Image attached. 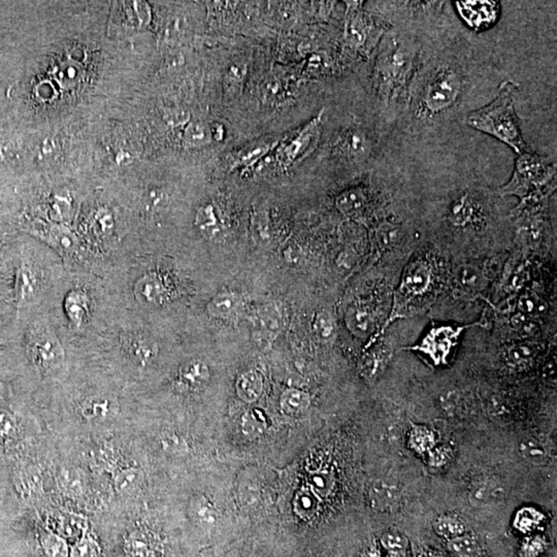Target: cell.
I'll use <instances>...</instances> for the list:
<instances>
[{
  "instance_id": "cell-1",
  "label": "cell",
  "mask_w": 557,
  "mask_h": 557,
  "mask_svg": "<svg viewBox=\"0 0 557 557\" xmlns=\"http://www.w3.org/2000/svg\"><path fill=\"white\" fill-rule=\"evenodd\" d=\"M456 20L427 34L397 120L395 144L440 145L453 136L495 79V67L457 29Z\"/></svg>"
},
{
  "instance_id": "cell-2",
  "label": "cell",
  "mask_w": 557,
  "mask_h": 557,
  "mask_svg": "<svg viewBox=\"0 0 557 557\" xmlns=\"http://www.w3.org/2000/svg\"><path fill=\"white\" fill-rule=\"evenodd\" d=\"M434 31L391 26L380 40L373 83L380 110L390 133L417 67L425 38Z\"/></svg>"
},
{
  "instance_id": "cell-3",
  "label": "cell",
  "mask_w": 557,
  "mask_h": 557,
  "mask_svg": "<svg viewBox=\"0 0 557 557\" xmlns=\"http://www.w3.org/2000/svg\"><path fill=\"white\" fill-rule=\"evenodd\" d=\"M516 93L517 85L514 82L509 79L501 82L497 97L490 104L470 111L465 116V124L497 138L519 155L526 152V144L516 113Z\"/></svg>"
},
{
  "instance_id": "cell-4",
  "label": "cell",
  "mask_w": 557,
  "mask_h": 557,
  "mask_svg": "<svg viewBox=\"0 0 557 557\" xmlns=\"http://www.w3.org/2000/svg\"><path fill=\"white\" fill-rule=\"evenodd\" d=\"M556 163L550 156L524 152L515 160L510 181L500 188L502 195H514L522 201L546 199L556 187Z\"/></svg>"
},
{
  "instance_id": "cell-5",
  "label": "cell",
  "mask_w": 557,
  "mask_h": 557,
  "mask_svg": "<svg viewBox=\"0 0 557 557\" xmlns=\"http://www.w3.org/2000/svg\"><path fill=\"white\" fill-rule=\"evenodd\" d=\"M390 28V24L383 20L376 22L358 10L357 4L350 6L345 26V42L354 51L372 50L378 45L382 36Z\"/></svg>"
},
{
  "instance_id": "cell-6",
  "label": "cell",
  "mask_w": 557,
  "mask_h": 557,
  "mask_svg": "<svg viewBox=\"0 0 557 557\" xmlns=\"http://www.w3.org/2000/svg\"><path fill=\"white\" fill-rule=\"evenodd\" d=\"M377 145L378 140L372 131L361 125L352 124L338 134L334 151L347 162L365 163L374 157Z\"/></svg>"
},
{
  "instance_id": "cell-7",
  "label": "cell",
  "mask_w": 557,
  "mask_h": 557,
  "mask_svg": "<svg viewBox=\"0 0 557 557\" xmlns=\"http://www.w3.org/2000/svg\"><path fill=\"white\" fill-rule=\"evenodd\" d=\"M29 358L36 368L49 372L60 367L65 351L55 334L44 326L34 329L28 340Z\"/></svg>"
},
{
  "instance_id": "cell-8",
  "label": "cell",
  "mask_w": 557,
  "mask_h": 557,
  "mask_svg": "<svg viewBox=\"0 0 557 557\" xmlns=\"http://www.w3.org/2000/svg\"><path fill=\"white\" fill-rule=\"evenodd\" d=\"M446 220L454 228L478 227L485 221L483 204L470 191H463L451 202L446 213Z\"/></svg>"
},
{
  "instance_id": "cell-9",
  "label": "cell",
  "mask_w": 557,
  "mask_h": 557,
  "mask_svg": "<svg viewBox=\"0 0 557 557\" xmlns=\"http://www.w3.org/2000/svg\"><path fill=\"white\" fill-rule=\"evenodd\" d=\"M454 4L461 19L476 31L493 24L501 8L500 2L495 1H458Z\"/></svg>"
},
{
  "instance_id": "cell-10",
  "label": "cell",
  "mask_w": 557,
  "mask_h": 557,
  "mask_svg": "<svg viewBox=\"0 0 557 557\" xmlns=\"http://www.w3.org/2000/svg\"><path fill=\"white\" fill-rule=\"evenodd\" d=\"M13 285L15 301L18 306H29L35 301L40 291V279L33 265L26 259H22L16 268Z\"/></svg>"
},
{
  "instance_id": "cell-11",
  "label": "cell",
  "mask_w": 557,
  "mask_h": 557,
  "mask_svg": "<svg viewBox=\"0 0 557 557\" xmlns=\"http://www.w3.org/2000/svg\"><path fill=\"white\" fill-rule=\"evenodd\" d=\"M370 206V193L363 186H355L346 189L336 199V208L346 217H363Z\"/></svg>"
},
{
  "instance_id": "cell-12",
  "label": "cell",
  "mask_w": 557,
  "mask_h": 557,
  "mask_svg": "<svg viewBox=\"0 0 557 557\" xmlns=\"http://www.w3.org/2000/svg\"><path fill=\"white\" fill-rule=\"evenodd\" d=\"M117 412V404L111 397L93 395L79 404V414L89 422H104L111 419Z\"/></svg>"
},
{
  "instance_id": "cell-13",
  "label": "cell",
  "mask_w": 557,
  "mask_h": 557,
  "mask_svg": "<svg viewBox=\"0 0 557 557\" xmlns=\"http://www.w3.org/2000/svg\"><path fill=\"white\" fill-rule=\"evenodd\" d=\"M197 227L211 241H221L226 233V226L218 209L213 204L202 206L195 218Z\"/></svg>"
},
{
  "instance_id": "cell-14",
  "label": "cell",
  "mask_w": 557,
  "mask_h": 557,
  "mask_svg": "<svg viewBox=\"0 0 557 557\" xmlns=\"http://www.w3.org/2000/svg\"><path fill=\"white\" fill-rule=\"evenodd\" d=\"M124 342L128 355L140 365H150L158 355V345L147 336L129 334Z\"/></svg>"
},
{
  "instance_id": "cell-15",
  "label": "cell",
  "mask_w": 557,
  "mask_h": 557,
  "mask_svg": "<svg viewBox=\"0 0 557 557\" xmlns=\"http://www.w3.org/2000/svg\"><path fill=\"white\" fill-rule=\"evenodd\" d=\"M431 270L424 261H416L409 265L402 277V288L410 294L420 295L429 288Z\"/></svg>"
},
{
  "instance_id": "cell-16",
  "label": "cell",
  "mask_w": 557,
  "mask_h": 557,
  "mask_svg": "<svg viewBox=\"0 0 557 557\" xmlns=\"http://www.w3.org/2000/svg\"><path fill=\"white\" fill-rule=\"evenodd\" d=\"M13 484L23 499H31L40 490V476L38 470L26 465H19L13 473Z\"/></svg>"
},
{
  "instance_id": "cell-17",
  "label": "cell",
  "mask_w": 557,
  "mask_h": 557,
  "mask_svg": "<svg viewBox=\"0 0 557 557\" xmlns=\"http://www.w3.org/2000/svg\"><path fill=\"white\" fill-rule=\"evenodd\" d=\"M399 490L397 485L390 482L379 480L370 487L368 497L373 508L378 511H388L399 501Z\"/></svg>"
},
{
  "instance_id": "cell-18",
  "label": "cell",
  "mask_w": 557,
  "mask_h": 557,
  "mask_svg": "<svg viewBox=\"0 0 557 557\" xmlns=\"http://www.w3.org/2000/svg\"><path fill=\"white\" fill-rule=\"evenodd\" d=\"M89 307L87 293L79 289L70 291L65 302V313L70 324L76 327L81 326L87 319Z\"/></svg>"
},
{
  "instance_id": "cell-19",
  "label": "cell",
  "mask_w": 557,
  "mask_h": 557,
  "mask_svg": "<svg viewBox=\"0 0 557 557\" xmlns=\"http://www.w3.org/2000/svg\"><path fill=\"white\" fill-rule=\"evenodd\" d=\"M242 307V299L236 293L222 292L215 295L208 304V313L214 318L233 317Z\"/></svg>"
},
{
  "instance_id": "cell-20",
  "label": "cell",
  "mask_w": 557,
  "mask_h": 557,
  "mask_svg": "<svg viewBox=\"0 0 557 557\" xmlns=\"http://www.w3.org/2000/svg\"><path fill=\"white\" fill-rule=\"evenodd\" d=\"M263 390V378L255 370H248L236 380V395L246 402H256L260 397Z\"/></svg>"
},
{
  "instance_id": "cell-21",
  "label": "cell",
  "mask_w": 557,
  "mask_h": 557,
  "mask_svg": "<svg viewBox=\"0 0 557 557\" xmlns=\"http://www.w3.org/2000/svg\"><path fill=\"white\" fill-rule=\"evenodd\" d=\"M502 497H504V490L502 486L491 482H485V483H480L470 490L468 502L475 508H486L502 501Z\"/></svg>"
},
{
  "instance_id": "cell-22",
  "label": "cell",
  "mask_w": 557,
  "mask_h": 557,
  "mask_svg": "<svg viewBox=\"0 0 557 557\" xmlns=\"http://www.w3.org/2000/svg\"><path fill=\"white\" fill-rule=\"evenodd\" d=\"M165 293L167 291L165 286L161 283L160 280L153 275L144 277L136 284V294L138 299L149 306L160 304L165 301Z\"/></svg>"
},
{
  "instance_id": "cell-23",
  "label": "cell",
  "mask_w": 557,
  "mask_h": 557,
  "mask_svg": "<svg viewBox=\"0 0 557 557\" xmlns=\"http://www.w3.org/2000/svg\"><path fill=\"white\" fill-rule=\"evenodd\" d=\"M346 322L352 333L359 338H365L374 327V317L372 312L363 306L350 308L346 314Z\"/></svg>"
},
{
  "instance_id": "cell-24",
  "label": "cell",
  "mask_w": 557,
  "mask_h": 557,
  "mask_svg": "<svg viewBox=\"0 0 557 557\" xmlns=\"http://www.w3.org/2000/svg\"><path fill=\"white\" fill-rule=\"evenodd\" d=\"M210 378V372L202 361L191 360L180 368V382L188 387H199Z\"/></svg>"
},
{
  "instance_id": "cell-25",
  "label": "cell",
  "mask_w": 557,
  "mask_h": 557,
  "mask_svg": "<svg viewBox=\"0 0 557 557\" xmlns=\"http://www.w3.org/2000/svg\"><path fill=\"white\" fill-rule=\"evenodd\" d=\"M461 329H433L431 333L427 334L424 344L426 346L427 350H431V353H441L447 355L448 351L451 348L452 343L456 341Z\"/></svg>"
},
{
  "instance_id": "cell-26",
  "label": "cell",
  "mask_w": 557,
  "mask_h": 557,
  "mask_svg": "<svg viewBox=\"0 0 557 557\" xmlns=\"http://www.w3.org/2000/svg\"><path fill=\"white\" fill-rule=\"evenodd\" d=\"M58 520L57 525V535L65 540H79L85 536L87 531V522L85 518L75 514H67Z\"/></svg>"
},
{
  "instance_id": "cell-27",
  "label": "cell",
  "mask_w": 557,
  "mask_h": 557,
  "mask_svg": "<svg viewBox=\"0 0 557 557\" xmlns=\"http://www.w3.org/2000/svg\"><path fill=\"white\" fill-rule=\"evenodd\" d=\"M311 404L310 395L304 391L290 388L284 391L280 399L282 411L287 415L295 416L304 413Z\"/></svg>"
},
{
  "instance_id": "cell-28",
  "label": "cell",
  "mask_w": 557,
  "mask_h": 557,
  "mask_svg": "<svg viewBox=\"0 0 557 557\" xmlns=\"http://www.w3.org/2000/svg\"><path fill=\"white\" fill-rule=\"evenodd\" d=\"M518 451L525 461L534 465L546 463L548 451L545 445L536 438H525L518 445Z\"/></svg>"
},
{
  "instance_id": "cell-29",
  "label": "cell",
  "mask_w": 557,
  "mask_h": 557,
  "mask_svg": "<svg viewBox=\"0 0 557 557\" xmlns=\"http://www.w3.org/2000/svg\"><path fill=\"white\" fill-rule=\"evenodd\" d=\"M402 236V225L397 222L386 220L380 223L376 228V241L382 250H391L401 242Z\"/></svg>"
},
{
  "instance_id": "cell-30",
  "label": "cell",
  "mask_w": 557,
  "mask_h": 557,
  "mask_svg": "<svg viewBox=\"0 0 557 557\" xmlns=\"http://www.w3.org/2000/svg\"><path fill=\"white\" fill-rule=\"evenodd\" d=\"M45 236L47 242L53 245L61 253H72L76 249L77 240L75 234L65 227H50Z\"/></svg>"
},
{
  "instance_id": "cell-31",
  "label": "cell",
  "mask_w": 557,
  "mask_h": 557,
  "mask_svg": "<svg viewBox=\"0 0 557 557\" xmlns=\"http://www.w3.org/2000/svg\"><path fill=\"white\" fill-rule=\"evenodd\" d=\"M448 548L456 557H478L480 547L474 536L463 534L448 541Z\"/></svg>"
},
{
  "instance_id": "cell-32",
  "label": "cell",
  "mask_w": 557,
  "mask_h": 557,
  "mask_svg": "<svg viewBox=\"0 0 557 557\" xmlns=\"http://www.w3.org/2000/svg\"><path fill=\"white\" fill-rule=\"evenodd\" d=\"M412 449L418 453H426L435 447V436L426 426H414L409 439Z\"/></svg>"
},
{
  "instance_id": "cell-33",
  "label": "cell",
  "mask_w": 557,
  "mask_h": 557,
  "mask_svg": "<svg viewBox=\"0 0 557 557\" xmlns=\"http://www.w3.org/2000/svg\"><path fill=\"white\" fill-rule=\"evenodd\" d=\"M268 421L265 414L257 409L245 413L242 420L243 431L249 436H260L267 429Z\"/></svg>"
},
{
  "instance_id": "cell-34",
  "label": "cell",
  "mask_w": 557,
  "mask_h": 557,
  "mask_svg": "<svg viewBox=\"0 0 557 557\" xmlns=\"http://www.w3.org/2000/svg\"><path fill=\"white\" fill-rule=\"evenodd\" d=\"M538 349L531 343H518L509 348L507 352V359L512 365H526L533 360L536 355Z\"/></svg>"
},
{
  "instance_id": "cell-35",
  "label": "cell",
  "mask_w": 557,
  "mask_h": 557,
  "mask_svg": "<svg viewBox=\"0 0 557 557\" xmlns=\"http://www.w3.org/2000/svg\"><path fill=\"white\" fill-rule=\"evenodd\" d=\"M390 354L383 347H378L370 351L363 360V370L368 377H375L381 373L387 363Z\"/></svg>"
},
{
  "instance_id": "cell-36",
  "label": "cell",
  "mask_w": 557,
  "mask_h": 557,
  "mask_svg": "<svg viewBox=\"0 0 557 557\" xmlns=\"http://www.w3.org/2000/svg\"><path fill=\"white\" fill-rule=\"evenodd\" d=\"M434 526H435L436 534L443 538L448 539V541L465 533V524L461 520L456 517H451V516L439 518Z\"/></svg>"
},
{
  "instance_id": "cell-37",
  "label": "cell",
  "mask_w": 557,
  "mask_h": 557,
  "mask_svg": "<svg viewBox=\"0 0 557 557\" xmlns=\"http://www.w3.org/2000/svg\"><path fill=\"white\" fill-rule=\"evenodd\" d=\"M185 140L193 147H202L212 142L213 133L204 123L193 122L186 129Z\"/></svg>"
},
{
  "instance_id": "cell-38",
  "label": "cell",
  "mask_w": 557,
  "mask_h": 557,
  "mask_svg": "<svg viewBox=\"0 0 557 557\" xmlns=\"http://www.w3.org/2000/svg\"><path fill=\"white\" fill-rule=\"evenodd\" d=\"M318 508L317 497L309 490H302L294 497V510L299 517H312Z\"/></svg>"
},
{
  "instance_id": "cell-39",
  "label": "cell",
  "mask_w": 557,
  "mask_h": 557,
  "mask_svg": "<svg viewBox=\"0 0 557 557\" xmlns=\"http://www.w3.org/2000/svg\"><path fill=\"white\" fill-rule=\"evenodd\" d=\"M191 512L194 519L202 525L213 524L217 519V514L212 504L204 497H199L192 502Z\"/></svg>"
},
{
  "instance_id": "cell-40",
  "label": "cell",
  "mask_w": 557,
  "mask_h": 557,
  "mask_svg": "<svg viewBox=\"0 0 557 557\" xmlns=\"http://www.w3.org/2000/svg\"><path fill=\"white\" fill-rule=\"evenodd\" d=\"M42 545L48 557H68L67 540L55 533L43 536Z\"/></svg>"
},
{
  "instance_id": "cell-41",
  "label": "cell",
  "mask_w": 557,
  "mask_h": 557,
  "mask_svg": "<svg viewBox=\"0 0 557 557\" xmlns=\"http://www.w3.org/2000/svg\"><path fill=\"white\" fill-rule=\"evenodd\" d=\"M313 329L316 336L321 340L327 341L333 338L336 331V324L331 314L324 312L318 313L313 322Z\"/></svg>"
},
{
  "instance_id": "cell-42",
  "label": "cell",
  "mask_w": 557,
  "mask_h": 557,
  "mask_svg": "<svg viewBox=\"0 0 557 557\" xmlns=\"http://www.w3.org/2000/svg\"><path fill=\"white\" fill-rule=\"evenodd\" d=\"M140 479H142V473H140V470H138V468H125V470H122L121 472L116 476V488L119 491L127 492V491H131V490H133L136 486H138V483L140 482Z\"/></svg>"
},
{
  "instance_id": "cell-43",
  "label": "cell",
  "mask_w": 557,
  "mask_h": 557,
  "mask_svg": "<svg viewBox=\"0 0 557 557\" xmlns=\"http://www.w3.org/2000/svg\"><path fill=\"white\" fill-rule=\"evenodd\" d=\"M382 546L391 554H399L406 551L409 542L406 536L397 531H386L381 538Z\"/></svg>"
},
{
  "instance_id": "cell-44",
  "label": "cell",
  "mask_w": 557,
  "mask_h": 557,
  "mask_svg": "<svg viewBox=\"0 0 557 557\" xmlns=\"http://www.w3.org/2000/svg\"><path fill=\"white\" fill-rule=\"evenodd\" d=\"M518 309L519 313L524 314L527 317L538 315L544 312L545 304L538 297L531 293H526L518 299Z\"/></svg>"
},
{
  "instance_id": "cell-45",
  "label": "cell",
  "mask_w": 557,
  "mask_h": 557,
  "mask_svg": "<svg viewBox=\"0 0 557 557\" xmlns=\"http://www.w3.org/2000/svg\"><path fill=\"white\" fill-rule=\"evenodd\" d=\"M99 553V547L97 543L90 536H84L77 541L76 545L72 547L70 557H97Z\"/></svg>"
},
{
  "instance_id": "cell-46",
  "label": "cell",
  "mask_w": 557,
  "mask_h": 557,
  "mask_svg": "<svg viewBox=\"0 0 557 557\" xmlns=\"http://www.w3.org/2000/svg\"><path fill=\"white\" fill-rule=\"evenodd\" d=\"M311 491L316 497H324L333 490V480L326 473H317L311 477Z\"/></svg>"
},
{
  "instance_id": "cell-47",
  "label": "cell",
  "mask_w": 557,
  "mask_h": 557,
  "mask_svg": "<svg viewBox=\"0 0 557 557\" xmlns=\"http://www.w3.org/2000/svg\"><path fill=\"white\" fill-rule=\"evenodd\" d=\"M127 553L131 557H147L149 543L143 535H133L126 542Z\"/></svg>"
},
{
  "instance_id": "cell-48",
  "label": "cell",
  "mask_w": 557,
  "mask_h": 557,
  "mask_svg": "<svg viewBox=\"0 0 557 557\" xmlns=\"http://www.w3.org/2000/svg\"><path fill=\"white\" fill-rule=\"evenodd\" d=\"M541 522V515L533 509H524L518 513L516 517V524L518 529L524 531H529Z\"/></svg>"
},
{
  "instance_id": "cell-49",
  "label": "cell",
  "mask_w": 557,
  "mask_h": 557,
  "mask_svg": "<svg viewBox=\"0 0 557 557\" xmlns=\"http://www.w3.org/2000/svg\"><path fill=\"white\" fill-rule=\"evenodd\" d=\"M252 229L254 236L260 241L270 240V226L268 218L263 213H257L252 220Z\"/></svg>"
},
{
  "instance_id": "cell-50",
  "label": "cell",
  "mask_w": 557,
  "mask_h": 557,
  "mask_svg": "<svg viewBox=\"0 0 557 557\" xmlns=\"http://www.w3.org/2000/svg\"><path fill=\"white\" fill-rule=\"evenodd\" d=\"M459 278H461V284H463L465 288H468V289H476V288H479V286L481 285L483 276H482L481 272H480L477 268L468 267L465 268L461 270Z\"/></svg>"
},
{
  "instance_id": "cell-51",
  "label": "cell",
  "mask_w": 557,
  "mask_h": 557,
  "mask_svg": "<svg viewBox=\"0 0 557 557\" xmlns=\"http://www.w3.org/2000/svg\"><path fill=\"white\" fill-rule=\"evenodd\" d=\"M511 324H512L513 329H515L520 333L531 334L536 329V324L531 320H529V317L522 313H518L513 316L512 319H511Z\"/></svg>"
},
{
  "instance_id": "cell-52",
  "label": "cell",
  "mask_w": 557,
  "mask_h": 557,
  "mask_svg": "<svg viewBox=\"0 0 557 557\" xmlns=\"http://www.w3.org/2000/svg\"><path fill=\"white\" fill-rule=\"evenodd\" d=\"M162 446L165 450L172 453L187 451V444L179 436H167L163 438Z\"/></svg>"
},
{
  "instance_id": "cell-53",
  "label": "cell",
  "mask_w": 557,
  "mask_h": 557,
  "mask_svg": "<svg viewBox=\"0 0 557 557\" xmlns=\"http://www.w3.org/2000/svg\"><path fill=\"white\" fill-rule=\"evenodd\" d=\"M545 548V542L540 536L536 538L529 539L526 541L524 546V556L525 557H536L539 554L542 553Z\"/></svg>"
},
{
  "instance_id": "cell-54",
  "label": "cell",
  "mask_w": 557,
  "mask_h": 557,
  "mask_svg": "<svg viewBox=\"0 0 557 557\" xmlns=\"http://www.w3.org/2000/svg\"><path fill=\"white\" fill-rule=\"evenodd\" d=\"M429 453V463L433 467H442L450 456V451L446 447H434Z\"/></svg>"
},
{
  "instance_id": "cell-55",
  "label": "cell",
  "mask_w": 557,
  "mask_h": 557,
  "mask_svg": "<svg viewBox=\"0 0 557 557\" xmlns=\"http://www.w3.org/2000/svg\"><path fill=\"white\" fill-rule=\"evenodd\" d=\"M245 72L246 68L243 67V65H233V67H231V70H228V74H227V82H228L229 84L238 85L243 78H244Z\"/></svg>"
},
{
  "instance_id": "cell-56",
  "label": "cell",
  "mask_w": 557,
  "mask_h": 557,
  "mask_svg": "<svg viewBox=\"0 0 557 557\" xmlns=\"http://www.w3.org/2000/svg\"><path fill=\"white\" fill-rule=\"evenodd\" d=\"M525 279H526V272H525L524 270H516L515 272L511 276L510 280H509L508 286L511 290H518L525 282Z\"/></svg>"
},
{
  "instance_id": "cell-57",
  "label": "cell",
  "mask_w": 557,
  "mask_h": 557,
  "mask_svg": "<svg viewBox=\"0 0 557 557\" xmlns=\"http://www.w3.org/2000/svg\"><path fill=\"white\" fill-rule=\"evenodd\" d=\"M147 202L150 208H159L165 204V194L159 191H152L148 197Z\"/></svg>"
},
{
  "instance_id": "cell-58",
  "label": "cell",
  "mask_w": 557,
  "mask_h": 557,
  "mask_svg": "<svg viewBox=\"0 0 557 557\" xmlns=\"http://www.w3.org/2000/svg\"><path fill=\"white\" fill-rule=\"evenodd\" d=\"M365 557H382V556L377 548H372V549L368 550Z\"/></svg>"
},
{
  "instance_id": "cell-59",
  "label": "cell",
  "mask_w": 557,
  "mask_h": 557,
  "mask_svg": "<svg viewBox=\"0 0 557 557\" xmlns=\"http://www.w3.org/2000/svg\"><path fill=\"white\" fill-rule=\"evenodd\" d=\"M418 557H443L440 554L434 553V552L424 551L418 556Z\"/></svg>"
}]
</instances>
